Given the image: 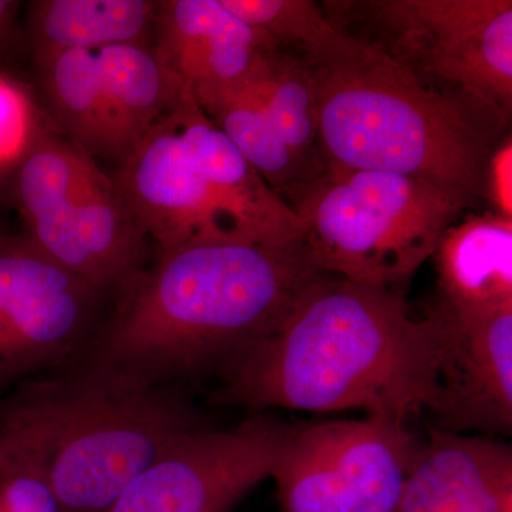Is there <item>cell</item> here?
<instances>
[{
	"mask_svg": "<svg viewBox=\"0 0 512 512\" xmlns=\"http://www.w3.org/2000/svg\"><path fill=\"white\" fill-rule=\"evenodd\" d=\"M33 60L53 123L94 161H126L185 92L151 45L39 53Z\"/></svg>",
	"mask_w": 512,
	"mask_h": 512,
	"instance_id": "9",
	"label": "cell"
},
{
	"mask_svg": "<svg viewBox=\"0 0 512 512\" xmlns=\"http://www.w3.org/2000/svg\"><path fill=\"white\" fill-rule=\"evenodd\" d=\"M252 28L271 37L282 49L306 55L339 35L322 6L312 0H221Z\"/></svg>",
	"mask_w": 512,
	"mask_h": 512,
	"instance_id": "19",
	"label": "cell"
},
{
	"mask_svg": "<svg viewBox=\"0 0 512 512\" xmlns=\"http://www.w3.org/2000/svg\"><path fill=\"white\" fill-rule=\"evenodd\" d=\"M3 239H5V235H0V242H2Z\"/></svg>",
	"mask_w": 512,
	"mask_h": 512,
	"instance_id": "24",
	"label": "cell"
},
{
	"mask_svg": "<svg viewBox=\"0 0 512 512\" xmlns=\"http://www.w3.org/2000/svg\"><path fill=\"white\" fill-rule=\"evenodd\" d=\"M160 2L39 0L29 6L25 40L37 53L151 45Z\"/></svg>",
	"mask_w": 512,
	"mask_h": 512,
	"instance_id": "18",
	"label": "cell"
},
{
	"mask_svg": "<svg viewBox=\"0 0 512 512\" xmlns=\"http://www.w3.org/2000/svg\"><path fill=\"white\" fill-rule=\"evenodd\" d=\"M202 429L175 386L77 359L0 396V463L42 477L62 512H104L175 440Z\"/></svg>",
	"mask_w": 512,
	"mask_h": 512,
	"instance_id": "3",
	"label": "cell"
},
{
	"mask_svg": "<svg viewBox=\"0 0 512 512\" xmlns=\"http://www.w3.org/2000/svg\"><path fill=\"white\" fill-rule=\"evenodd\" d=\"M319 274L302 242L181 245L110 303L79 359L144 386L222 375L278 329Z\"/></svg>",
	"mask_w": 512,
	"mask_h": 512,
	"instance_id": "2",
	"label": "cell"
},
{
	"mask_svg": "<svg viewBox=\"0 0 512 512\" xmlns=\"http://www.w3.org/2000/svg\"><path fill=\"white\" fill-rule=\"evenodd\" d=\"M420 451L406 424L325 421L292 427L271 478L282 512H394Z\"/></svg>",
	"mask_w": 512,
	"mask_h": 512,
	"instance_id": "10",
	"label": "cell"
},
{
	"mask_svg": "<svg viewBox=\"0 0 512 512\" xmlns=\"http://www.w3.org/2000/svg\"><path fill=\"white\" fill-rule=\"evenodd\" d=\"M157 255L195 241L284 247L301 225L185 89L113 177Z\"/></svg>",
	"mask_w": 512,
	"mask_h": 512,
	"instance_id": "5",
	"label": "cell"
},
{
	"mask_svg": "<svg viewBox=\"0 0 512 512\" xmlns=\"http://www.w3.org/2000/svg\"><path fill=\"white\" fill-rule=\"evenodd\" d=\"M292 427L259 414L235 429L175 440L104 512H225L271 478Z\"/></svg>",
	"mask_w": 512,
	"mask_h": 512,
	"instance_id": "12",
	"label": "cell"
},
{
	"mask_svg": "<svg viewBox=\"0 0 512 512\" xmlns=\"http://www.w3.org/2000/svg\"><path fill=\"white\" fill-rule=\"evenodd\" d=\"M394 512H512V448L431 427Z\"/></svg>",
	"mask_w": 512,
	"mask_h": 512,
	"instance_id": "16",
	"label": "cell"
},
{
	"mask_svg": "<svg viewBox=\"0 0 512 512\" xmlns=\"http://www.w3.org/2000/svg\"><path fill=\"white\" fill-rule=\"evenodd\" d=\"M42 130L29 94L0 74V173L15 168Z\"/></svg>",
	"mask_w": 512,
	"mask_h": 512,
	"instance_id": "20",
	"label": "cell"
},
{
	"mask_svg": "<svg viewBox=\"0 0 512 512\" xmlns=\"http://www.w3.org/2000/svg\"><path fill=\"white\" fill-rule=\"evenodd\" d=\"M437 355L433 312L416 318L402 292L319 274L278 329L222 373L217 397L254 412L359 409L406 424L433 407Z\"/></svg>",
	"mask_w": 512,
	"mask_h": 512,
	"instance_id": "1",
	"label": "cell"
},
{
	"mask_svg": "<svg viewBox=\"0 0 512 512\" xmlns=\"http://www.w3.org/2000/svg\"><path fill=\"white\" fill-rule=\"evenodd\" d=\"M332 25L497 130L512 111L511 0H332Z\"/></svg>",
	"mask_w": 512,
	"mask_h": 512,
	"instance_id": "7",
	"label": "cell"
},
{
	"mask_svg": "<svg viewBox=\"0 0 512 512\" xmlns=\"http://www.w3.org/2000/svg\"><path fill=\"white\" fill-rule=\"evenodd\" d=\"M433 256L441 302L458 309L511 305V218L487 212L451 225Z\"/></svg>",
	"mask_w": 512,
	"mask_h": 512,
	"instance_id": "17",
	"label": "cell"
},
{
	"mask_svg": "<svg viewBox=\"0 0 512 512\" xmlns=\"http://www.w3.org/2000/svg\"><path fill=\"white\" fill-rule=\"evenodd\" d=\"M210 119L282 198L326 170L311 70L296 53L282 49L264 77Z\"/></svg>",
	"mask_w": 512,
	"mask_h": 512,
	"instance_id": "13",
	"label": "cell"
},
{
	"mask_svg": "<svg viewBox=\"0 0 512 512\" xmlns=\"http://www.w3.org/2000/svg\"><path fill=\"white\" fill-rule=\"evenodd\" d=\"M299 57L312 74L326 167L426 181L464 210L483 197L500 130L340 30Z\"/></svg>",
	"mask_w": 512,
	"mask_h": 512,
	"instance_id": "4",
	"label": "cell"
},
{
	"mask_svg": "<svg viewBox=\"0 0 512 512\" xmlns=\"http://www.w3.org/2000/svg\"><path fill=\"white\" fill-rule=\"evenodd\" d=\"M20 3L0 0V62L12 55L25 40V29L19 22Z\"/></svg>",
	"mask_w": 512,
	"mask_h": 512,
	"instance_id": "23",
	"label": "cell"
},
{
	"mask_svg": "<svg viewBox=\"0 0 512 512\" xmlns=\"http://www.w3.org/2000/svg\"><path fill=\"white\" fill-rule=\"evenodd\" d=\"M12 173L25 238L111 302L150 265L151 244L113 177L69 141L40 131Z\"/></svg>",
	"mask_w": 512,
	"mask_h": 512,
	"instance_id": "8",
	"label": "cell"
},
{
	"mask_svg": "<svg viewBox=\"0 0 512 512\" xmlns=\"http://www.w3.org/2000/svg\"><path fill=\"white\" fill-rule=\"evenodd\" d=\"M439 323L437 394L431 412L437 429L512 433V303L430 309Z\"/></svg>",
	"mask_w": 512,
	"mask_h": 512,
	"instance_id": "14",
	"label": "cell"
},
{
	"mask_svg": "<svg viewBox=\"0 0 512 512\" xmlns=\"http://www.w3.org/2000/svg\"><path fill=\"white\" fill-rule=\"evenodd\" d=\"M284 200L320 274L396 292L434 255L464 210L426 181L335 165Z\"/></svg>",
	"mask_w": 512,
	"mask_h": 512,
	"instance_id": "6",
	"label": "cell"
},
{
	"mask_svg": "<svg viewBox=\"0 0 512 512\" xmlns=\"http://www.w3.org/2000/svg\"><path fill=\"white\" fill-rule=\"evenodd\" d=\"M151 47L211 117L271 70L282 47L221 0H164Z\"/></svg>",
	"mask_w": 512,
	"mask_h": 512,
	"instance_id": "15",
	"label": "cell"
},
{
	"mask_svg": "<svg viewBox=\"0 0 512 512\" xmlns=\"http://www.w3.org/2000/svg\"><path fill=\"white\" fill-rule=\"evenodd\" d=\"M0 512H62L55 494L29 468L0 463Z\"/></svg>",
	"mask_w": 512,
	"mask_h": 512,
	"instance_id": "21",
	"label": "cell"
},
{
	"mask_svg": "<svg viewBox=\"0 0 512 512\" xmlns=\"http://www.w3.org/2000/svg\"><path fill=\"white\" fill-rule=\"evenodd\" d=\"M110 299L25 237L0 242V396L89 348Z\"/></svg>",
	"mask_w": 512,
	"mask_h": 512,
	"instance_id": "11",
	"label": "cell"
},
{
	"mask_svg": "<svg viewBox=\"0 0 512 512\" xmlns=\"http://www.w3.org/2000/svg\"><path fill=\"white\" fill-rule=\"evenodd\" d=\"M484 195L495 202V212L511 218V144L497 147L488 167Z\"/></svg>",
	"mask_w": 512,
	"mask_h": 512,
	"instance_id": "22",
	"label": "cell"
}]
</instances>
